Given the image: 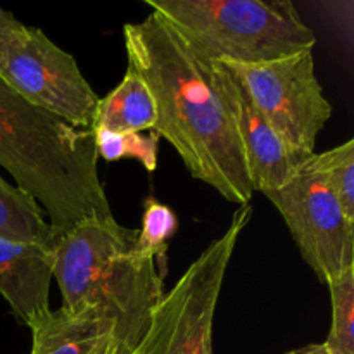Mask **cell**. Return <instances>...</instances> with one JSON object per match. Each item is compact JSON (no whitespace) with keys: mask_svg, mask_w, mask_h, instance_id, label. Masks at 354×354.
I'll return each mask as SVG.
<instances>
[{"mask_svg":"<svg viewBox=\"0 0 354 354\" xmlns=\"http://www.w3.org/2000/svg\"><path fill=\"white\" fill-rule=\"evenodd\" d=\"M123 38L128 68L154 99L159 138L178 152L192 178L228 203H251L254 190L216 62L201 61L158 12L124 24Z\"/></svg>","mask_w":354,"mask_h":354,"instance_id":"obj_1","label":"cell"},{"mask_svg":"<svg viewBox=\"0 0 354 354\" xmlns=\"http://www.w3.org/2000/svg\"><path fill=\"white\" fill-rule=\"evenodd\" d=\"M97 161L92 130L66 123L0 82V166L37 201L54 237L86 220L114 218Z\"/></svg>","mask_w":354,"mask_h":354,"instance_id":"obj_2","label":"cell"},{"mask_svg":"<svg viewBox=\"0 0 354 354\" xmlns=\"http://www.w3.org/2000/svg\"><path fill=\"white\" fill-rule=\"evenodd\" d=\"M138 230L114 218L86 220L52 242V277L62 308L95 304L113 317L120 344L133 351L165 294L154 258L133 252Z\"/></svg>","mask_w":354,"mask_h":354,"instance_id":"obj_3","label":"cell"},{"mask_svg":"<svg viewBox=\"0 0 354 354\" xmlns=\"http://www.w3.org/2000/svg\"><path fill=\"white\" fill-rule=\"evenodd\" d=\"M206 64H259L313 50L290 0H145Z\"/></svg>","mask_w":354,"mask_h":354,"instance_id":"obj_4","label":"cell"},{"mask_svg":"<svg viewBox=\"0 0 354 354\" xmlns=\"http://www.w3.org/2000/svg\"><path fill=\"white\" fill-rule=\"evenodd\" d=\"M251 216V204L239 206L225 234L201 252L171 290L162 294L131 354H213L218 299L235 245Z\"/></svg>","mask_w":354,"mask_h":354,"instance_id":"obj_5","label":"cell"},{"mask_svg":"<svg viewBox=\"0 0 354 354\" xmlns=\"http://www.w3.org/2000/svg\"><path fill=\"white\" fill-rule=\"evenodd\" d=\"M223 64L303 166L332 116L315 71L313 50L259 64Z\"/></svg>","mask_w":354,"mask_h":354,"instance_id":"obj_6","label":"cell"},{"mask_svg":"<svg viewBox=\"0 0 354 354\" xmlns=\"http://www.w3.org/2000/svg\"><path fill=\"white\" fill-rule=\"evenodd\" d=\"M0 82L26 102L83 130H92L100 97L78 62L40 28L21 24L0 48Z\"/></svg>","mask_w":354,"mask_h":354,"instance_id":"obj_7","label":"cell"},{"mask_svg":"<svg viewBox=\"0 0 354 354\" xmlns=\"http://www.w3.org/2000/svg\"><path fill=\"white\" fill-rule=\"evenodd\" d=\"M306 265L327 286L354 266V223L318 175L301 166L282 189L266 194Z\"/></svg>","mask_w":354,"mask_h":354,"instance_id":"obj_8","label":"cell"},{"mask_svg":"<svg viewBox=\"0 0 354 354\" xmlns=\"http://www.w3.org/2000/svg\"><path fill=\"white\" fill-rule=\"evenodd\" d=\"M216 66L230 99L252 190L266 196L268 192L282 189L301 169L299 161L263 118L230 69L223 62H216Z\"/></svg>","mask_w":354,"mask_h":354,"instance_id":"obj_9","label":"cell"},{"mask_svg":"<svg viewBox=\"0 0 354 354\" xmlns=\"http://www.w3.org/2000/svg\"><path fill=\"white\" fill-rule=\"evenodd\" d=\"M52 251L0 237V294L14 318L31 327L50 311Z\"/></svg>","mask_w":354,"mask_h":354,"instance_id":"obj_10","label":"cell"},{"mask_svg":"<svg viewBox=\"0 0 354 354\" xmlns=\"http://www.w3.org/2000/svg\"><path fill=\"white\" fill-rule=\"evenodd\" d=\"M30 330L31 354H113L120 346L113 317L95 304L50 310Z\"/></svg>","mask_w":354,"mask_h":354,"instance_id":"obj_11","label":"cell"},{"mask_svg":"<svg viewBox=\"0 0 354 354\" xmlns=\"http://www.w3.org/2000/svg\"><path fill=\"white\" fill-rule=\"evenodd\" d=\"M156 104L147 85L130 68L123 80L97 104L92 128L116 133H144L154 130Z\"/></svg>","mask_w":354,"mask_h":354,"instance_id":"obj_12","label":"cell"},{"mask_svg":"<svg viewBox=\"0 0 354 354\" xmlns=\"http://www.w3.org/2000/svg\"><path fill=\"white\" fill-rule=\"evenodd\" d=\"M0 237L52 248L54 234L37 201L0 176Z\"/></svg>","mask_w":354,"mask_h":354,"instance_id":"obj_13","label":"cell"},{"mask_svg":"<svg viewBox=\"0 0 354 354\" xmlns=\"http://www.w3.org/2000/svg\"><path fill=\"white\" fill-rule=\"evenodd\" d=\"M303 166L320 176L339 201L346 218L354 223V138L313 154Z\"/></svg>","mask_w":354,"mask_h":354,"instance_id":"obj_14","label":"cell"},{"mask_svg":"<svg viewBox=\"0 0 354 354\" xmlns=\"http://www.w3.org/2000/svg\"><path fill=\"white\" fill-rule=\"evenodd\" d=\"M97 158L114 162L120 159H137L147 171L158 168L159 135L154 130L149 133H116V131L92 128Z\"/></svg>","mask_w":354,"mask_h":354,"instance_id":"obj_15","label":"cell"},{"mask_svg":"<svg viewBox=\"0 0 354 354\" xmlns=\"http://www.w3.org/2000/svg\"><path fill=\"white\" fill-rule=\"evenodd\" d=\"M332 299V327L324 342L332 354H354V266L327 283Z\"/></svg>","mask_w":354,"mask_h":354,"instance_id":"obj_16","label":"cell"},{"mask_svg":"<svg viewBox=\"0 0 354 354\" xmlns=\"http://www.w3.org/2000/svg\"><path fill=\"white\" fill-rule=\"evenodd\" d=\"M178 228V218L166 204L147 197L142 213V227L135 239L133 252L145 258H165L166 248Z\"/></svg>","mask_w":354,"mask_h":354,"instance_id":"obj_17","label":"cell"},{"mask_svg":"<svg viewBox=\"0 0 354 354\" xmlns=\"http://www.w3.org/2000/svg\"><path fill=\"white\" fill-rule=\"evenodd\" d=\"M21 24L23 23L17 21L16 17L12 16V12H9V10L0 7V48H2V45L6 44L7 38H9Z\"/></svg>","mask_w":354,"mask_h":354,"instance_id":"obj_18","label":"cell"},{"mask_svg":"<svg viewBox=\"0 0 354 354\" xmlns=\"http://www.w3.org/2000/svg\"><path fill=\"white\" fill-rule=\"evenodd\" d=\"M287 354H332L327 349L325 344H308L301 349H294V351L287 353Z\"/></svg>","mask_w":354,"mask_h":354,"instance_id":"obj_19","label":"cell"},{"mask_svg":"<svg viewBox=\"0 0 354 354\" xmlns=\"http://www.w3.org/2000/svg\"><path fill=\"white\" fill-rule=\"evenodd\" d=\"M113 354H131V349H128L127 346H123V344H120L116 348V351H114Z\"/></svg>","mask_w":354,"mask_h":354,"instance_id":"obj_20","label":"cell"}]
</instances>
